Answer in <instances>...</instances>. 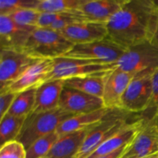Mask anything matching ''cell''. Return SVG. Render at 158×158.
<instances>
[{
  "mask_svg": "<svg viewBox=\"0 0 158 158\" xmlns=\"http://www.w3.org/2000/svg\"><path fill=\"white\" fill-rule=\"evenodd\" d=\"M157 12L158 0H128L106 23L107 38L126 49L151 41Z\"/></svg>",
  "mask_w": 158,
  "mask_h": 158,
  "instance_id": "1",
  "label": "cell"
},
{
  "mask_svg": "<svg viewBox=\"0 0 158 158\" xmlns=\"http://www.w3.org/2000/svg\"><path fill=\"white\" fill-rule=\"evenodd\" d=\"M131 113L122 109L109 110L104 118L89 129L77 158H87L103 142L135 120H131Z\"/></svg>",
  "mask_w": 158,
  "mask_h": 158,
  "instance_id": "2",
  "label": "cell"
},
{
  "mask_svg": "<svg viewBox=\"0 0 158 158\" xmlns=\"http://www.w3.org/2000/svg\"><path fill=\"white\" fill-rule=\"evenodd\" d=\"M73 46L59 31L50 28H35L23 52L38 60L63 57Z\"/></svg>",
  "mask_w": 158,
  "mask_h": 158,
  "instance_id": "3",
  "label": "cell"
},
{
  "mask_svg": "<svg viewBox=\"0 0 158 158\" xmlns=\"http://www.w3.org/2000/svg\"><path fill=\"white\" fill-rule=\"evenodd\" d=\"M73 116L74 114L60 107L46 112L30 114L25 120L16 140L27 149L38 139L56 132L60 124Z\"/></svg>",
  "mask_w": 158,
  "mask_h": 158,
  "instance_id": "4",
  "label": "cell"
},
{
  "mask_svg": "<svg viewBox=\"0 0 158 158\" xmlns=\"http://www.w3.org/2000/svg\"><path fill=\"white\" fill-rule=\"evenodd\" d=\"M116 68L134 75L154 73L158 68V45L148 40L131 46L117 62Z\"/></svg>",
  "mask_w": 158,
  "mask_h": 158,
  "instance_id": "5",
  "label": "cell"
},
{
  "mask_svg": "<svg viewBox=\"0 0 158 158\" xmlns=\"http://www.w3.org/2000/svg\"><path fill=\"white\" fill-rule=\"evenodd\" d=\"M127 49L106 37L91 43L73 45L63 57L88 60L102 64H114Z\"/></svg>",
  "mask_w": 158,
  "mask_h": 158,
  "instance_id": "6",
  "label": "cell"
},
{
  "mask_svg": "<svg viewBox=\"0 0 158 158\" xmlns=\"http://www.w3.org/2000/svg\"><path fill=\"white\" fill-rule=\"evenodd\" d=\"M153 73L143 72L134 76L122 97L120 109L131 114L148 110L152 100Z\"/></svg>",
  "mask_w": 158,
  "mask_h": 158,
  "instance_id": "7",
  "label": "cell"
},
{
  "mask_svg": "<svg viewBox=\"0 0 158 158\" xmlns=\"http://www.w3.org/2000/svg\"><path fill=\"white\" fill-rule=\"evenodd\" d=\"M114 64H102L92 61L77 59L59 57L54 59L53 70L49 81L86 77V76L104 75L106 73L116 69Z\"/></svg>",
  "mask_w": 158,
  "mask_h": 158,
  "instance_id": "8",
  "label": "cell"
},
{
  "mask_svg": "<svg viewBox=\"0 0 158 158\" xmlns=\"http://www.w3.org/2000/svg\"><path fill=\"white\" fill-rule=\"evenodd\" d=\"M38 60L25 52L1 49L0 93L6 91Z\"/></svg>",
  "mask_w": 158,
  "mask_h": 158,
  "instance_id": "9",
  "label": "cell"
},
{
  "mask_svg": "<svg viewBox=\"0 0 158 158\" xmlns=\"http://www.w3.org/2000/svg\"><path fill=\"white\" fill-rule=\"evenodd\" d=\"M158 153V116L144 118L141 128L121 158H146Z\"/></svg>",
  "mask_w": 158,
  "mask_h": 158,
  "instance_id": "10",
  "label": "cell"
},
{
  "mask_svg": "<svg viewBox=\"0 0 158 158\" xmlns=\"http://www.w3.org/2000/svg\"><path fill=\"white\" fill-rule=\"evenodd\" d=\"M35 28L19 24L7 15H0L1 49L23 52Z\"/></svg>",
  "mask_w": 158,
  "mask_h": 158,
  "instance_id": "11",
  "label": "cell"
},
{
  "mask_svg": "<svg viewBox=\"0 0 158 158\" xmlns=\"http://www.w3.org/2000/svg\"><path fill=\"white\" fill-rule=\"evenodd\" d=\"M134 74L114 69L103 77V91L102 96L103 106L106 109H120L121 98Z\"/></svg>",
  "mask_w": 158,
  "mask_h": 158,
  "instance_id": "12",
  "label": "cell"
},
{
  "mask_svg": "<svg viewBox=\"0 0 158 158\" xmlns=\"http://www.w3.org/2000/svg\"><path fill=\"white\" fill-rule=\"evenodd\" d=\"M53 66L54 60H39L6 91L19 94L31 89H37L43 83L49 81L51 73L53 70Z\"/></svg>",
  "mask_w": 158,
  "mask_h": 158,
  "instance_id": "13",
  "label": "cell"
},
{
  "mask_svg": "<svg viewBox=\"0 0 158 158\" xmlns=\"http://www.w3.org/2000/svg\"><path fill=\"white\" fill-rule=\"evenodd\" d=\"M59 107L74 115L93 112L104 107L100 97L64 86Z\"/></svg>",
  "mask_w": 158,
  "mask_h": 158,
  "instance_id": "14",
  "label": "cell"
},
{
  "mask_svg": "<svg viewBox=\"0 0 158 158\" xmlns=\"http://www.w3.org/2000/svg\"><path fill=\"white\" fill-rule=\"evenodd\" d=\"M60 32L73 45L91 43L107 37L106 23L93 21L75 23L65 28Z\"/></svg>",
  "mask_w": 158,
  "mask_h": 158,
  "instance_id": "15",
  "label": "cell"
},
{
  "mask_svg": "<svg viewBox=\"0 0 158 158\" xmlns=\"http://www.w3.org/2000/svg\"><path fill=\"white\" fill-rule=\"evenodd\" d=\"M65 80H57L46 82L39 86L35 92V103L32 114L46 112L59 107Z\"/></svg>",
  "mask_w": 158,
  "mask_h": 158,
  "instance_id": "16",
  "label": "cell"
},
{
  "mask_svg": "<svg viewBox=\"0 0 158 158\" xmlns=\"http://www.w3.org/2000/svg\"><path fill=\"white\" fill-rule=\"evenodd\" d=\"M90 128L60 136L43 158H77Z\"/></svg>",
  "mask_w": 158,
  "mask_h": 158,
  "instance_id": "17",
  "label": "cell"
},
{
  "mask_svg": "<svg viewBox=\"0 0 158 158\" xmlns=\"http://www.w3.org/2000/svg\"><path fill=\"white\" fill-rule=\"evenodd\" d=\"M128 0H92L79 10L89 21L106 23L126 4Z\"/></svg>",
  "mask_w": 158,
  "mask_h": 158,
  "instance_id": "18",
  "label": "cell"
},
{
  "mask_svg": "<svg viewBox=\"0 0 158 158\" xmlns=\"http://www.w3.org/2000/svg\"><path fill=\"white\" fill-rule=\"evenodd\" d=\"M108 111L109 109L103 107L93 112L74 115L73 117L67 119L62 124H60L56 130L57 134L62 136L89 129L100 123L104 118Z\"/></svg>",
  "mask_w": 158,
  "mask_h": 158,
  "instance_id": "19",
  "label": "cell"
},
{
  "mask_svg": "<svg viewBox=\"0 0 158 158\" xmlns=\"http://www.w3.org/2000/svg\"><path fill=\"white\" fill-rule=\"evenodd\" d=\"M89 21L80 10L56 12H41L38 27L50 28L56 31H62L75 23Z\"/></svg>",
  "mask_w": 158,
  "mask_h": 158,
  "instance_id": "20",
  "label": "cell"
},
{
  "mask_svg": "<svg viewBox=\"0 0 158 158\" xmlns=\"http://www.w3.org/2000/svg\"><path fill=\"white\" fill-rule=\"evenodd\" d=\"M104 75L86 76L67 79L65 80V86L102 98Z\"/></svg>",
  "mask_w": 158,
  "mask_h": 158,
  "instance_id": "21",
  "label": "cell"
},
{
  "mask_svg": "<svg viewBox=\"0 0 158 158\" xmlns=\"http://www.w3.org/2000/svg\"><path fill=\"white\" fill-rule=\"evenodd\" d=\"M36 89H31L17 94L7 114L27 118L33 111Z\"/></svg>",
  "mask_w": 158,
  "mask_h": 158,
  "instance_id": "22",
  "label": "cell"
},
{
  "mask_svg": "<svg viewBox=\"0 0 158 158\" xmlns=\"http://www.w3.org/2000/svg\"><path fill=\"white\" fill-rule=\"evenodd\" d=\"M26 117H19L6 114L0 120L1 146L11 140H16L21 132Z\"/></svg>",
  "mask_w": 158,
  "mask_h": 158,
  "instance_id": "23",
  "label": "cell"
},
{
  "mask_svg": "<svg viewBox=\"0 0 158 158\" xmlns=\"http://www.w3.org/2000/svg\"><path fill=\"white\" fill-rule=\"evenodd\" d=\"M92 0H45L37 9L41 12H56L79 10L83 5Z\"/></svg>",
  "mask_w": 158,
  "mask_h": 158,
  "instance_id": "24",
  "label": "cell"
},
{
  "mask_svg": "<svg viewBox=\"0 0 158 158\" xmlns=\"http://www.w3.org/2000/svg\"><path fill=\"white\" fill-rule=\"evenodd\" d=\"M60 137L56 131L35 140L26 149V158H43L49 152Z\"/></svg>",
  "mask_w": 158,
  "mask_h": 158,
  "instance_id": "25",
  "label": "cell"
},
{
  "mask_svg": "<svg viewBox=\"0 0 158 158\" xmlns=\"http://www.w3.org/2000/svg\"><path fill=\"white\" fill-rule=\"evenodd\" d=\"M40 15L41 12L37 9H23L15 11L7 15L20 25L38 27Z\"/></svg>",
  "mask_w": 158,
  "mask_h": 158,
  "instance_id": "26",
  "label": "cell"
},
{
  "mask_svg": "<svg viewBox=\"0 0 158 158\" xmlns=\"http://www.w3.org/2000/svg\"><path fill=\"white\" fill-rule=\"evenodd\" d=\"M40 2L36 0H0V15H9L23 9H37Z\"/></svg>",
  "mask_w": 158,
  "mask_h": 158,
  "instance_id": "27",
  "label": "cell"
},
{
  "mask_svg": "<svg viewBox=\"0 0 158 158\" xmlns=\"http://www.w3.org/2000/svg\"><path fill=\"white\" fill-rule=\"evenodd\" d=\"M0 158H26V149L21 142L11 140L1 146Z\"/></svg>",
  "mask_w": 158,
  "mask_h": 158,
  "instance_id": "28",
  "label": "cell"
},
{
  "mask_svg": "<svg viewBox=\"0 0 158 158\" xmlns=\"http://www.w3.org/2000/svg\"><path fill=\"white\" fill-rule=\"evenodd\" d=\"M152 88L153 96L151 103L148 110L144 112H148L145 116V118L147 119H153L158 116V68L152 75Z\"/></svg>",
  "mask_w": 158,
  "mask_h": 158,
  "instance_id": "29",
  "label": "cell"
},
{
  "mask_svg": "<svg viewBox=\"0 0 158 158\" xmlns=\"http://www.w3.org/2000/svg\"><path fill=\"white\" fill-rule=\"evenodd\" d=\"M17 94L10 91L0 93V120L8 114Z\"/></svg>",
  "mask_w": 158,
  "mask_h": 158,
  "instance_id": "30",
  "label": "cell"
},
{
  "mask_svg": "<svg viewBox=\"0 0 158 158\" xmlns=\"http://www.w3.org/2000/svg\"><path fill=\"white\" fill-rule=\"evenodd\" d=\"M129 143V144H130ZM125 145V146L122 147L121 148H120V149H118L117 151H114V152L111 153V154H106V155H103V156H100V157H97V158H121L122 156L123 155V154H124L125 151L127 150V148L128 145Z\"/></svg>",
  "mask_w": 158,
  "mask_h": 158,
  "instance_id": "31",
  "label": "cell"
},
{
  "mask_svg": "<svg viewBox=\"0 0 158 158\" xmlns=\"http://www.w3.org/2000/svg\"><path fill=\"white\" fill-rule=\"evenodd\" d=\"M151 42H153L155 44L158 45V12H157V22H156V26L154 28V32L153 34L152 40Z\"/></svg>",
  "mask_w": 158,
  "mask_h": 158,
  "instance_id": "32",
  "label": "cell"
},
{
  "mask_svg": "<svg viewBox=\"0 0 158 158\" xmlns=\"http://www.w3.org/2000/svg\"><path fill=\"white\" fill-rule=\"evenodd\" d=\"M146 158H158V153H156V154H153V155H151V156H149V157H148Z\"/></svg>",
  "mask_w": 158,
  "mask_h": 158,
  "instance_id": "33",
  "label": "cell"
},
{
  "mask_svg": "<svg viewBox=\"0 0 158 158\" xmlns=\"http://www.w3.org/2000/svg\"><path fill=\"white\" fill-rule=\"evenodd\" d=\"M36 1H38V2H43V1H45V0H36Z\"/></svg>",
  "mask_w": 158,
  "mask_h": 158,
  "instance_id": "34",
  "label": "cell"
}]
</instances>
